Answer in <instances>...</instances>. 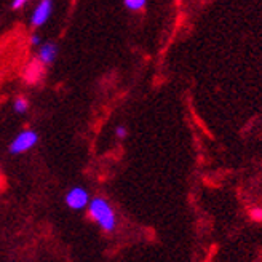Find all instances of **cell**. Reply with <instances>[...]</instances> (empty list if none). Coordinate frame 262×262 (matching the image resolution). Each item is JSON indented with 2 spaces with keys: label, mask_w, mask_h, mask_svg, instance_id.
Segmentation results:
<instances>
[{
  "label": "cell",
  "mask_w": 262,
  "mask_h": 262,
  "mask_svg": "<svg viewBox=\"0 0 262 262\" xmlns=\"http://www.w3.org/2000/svg\"><path fill=\"white\" fill-rule=\"evenodd\" d=\"M123 4L131 11H139V10H142L144 7H146L147 0H123Z\"/></svg>",
  "instance_id": "cell-6"
},
{
  "label": "cell",
  "mask_w": 262,
  "mask_h": 262,
  "mask_svg": "<svg viewBox=\"0 0 262 262\" xmlns=\"http://www.w3.org/2000/svg\"><path fill=\"white\" fill-rule=\"evenodd\" d=\"M51 13H53V0H40V4L35 7L31 15V24L34 28H40L50 19Z\"/></svg>",
  "instance_id": "cell-3"
},
{
  "label": "cell",
  "mask_w": 262,
  "mask_h": 262,
  "mask_svg": "<svg viewBox=\"0 0 262 262\" xmlns=\"http://www.w3.org/2000/svg\"><path fill=\"white\" fill-rule=\"evenodd\" d=\"M56 56H58V47L55 43L47 42L38 48V59L43 64H53Z\"/></svg>",
  "instance_id": "cell-5"
},
{
  "label": "cell",
  "mask_w": 262,
  "mask_h": 262,
  "mask_svg": "<svg viewBox=\"0 0 262 262\" xmlns=\"http://www.w3.org/2000/svg\"><path fill=\"white\" fill-rule=\"evenodd\" d=\"M88 214L104 232H114L117 226V217L114 208L106 199L96 196L88 203Z\"/></svg>",
  "instance_id": "cell-1"
},
{
  "label": "cell",
  "mask_w": 262,
  "mask_h": 262,
  "mask_svg": "<svg viewBox=\"0 0 262 262\" xmlns=\"http://www.w3.org/2000/svg\"><path fill=\"white\" fill-rule=\"evenodd\" d=\"M13 109H15V112H18V114H24L26 111L29 109V102L26 101V99H23V98H18V99H15Z\"/></svg>",
  "instance_id": "cell-7"
},
{
  "label": "cell",
  "mask_w": 262,
  "mask_h": 262,
  "mask_svg": "<svg viewBox=\"0 0 262 262\" xmlns=\"http://www.w3.org/2000/svg\"><path fill=\"white\" fill-rule=\"evenodd\" d=\"M24 4H28V0H13V4H11V7L15 8V10H18V8H21Z\"/></svg>",
  "instance_id": "cell-11"
},
{
  "label": "cell",
  "mask_w": 262,
  "mask_h": 262,
  "mask_svg": "<svg viewBox=\"0 0 262 262\" xmlns=\"http://www.w3.org/2000/svg\"><path fill=\"white\" fill-rule=\"evenodd\" d=\"M38 141V135L32 129H24L21 133L11 141L10 144V154L18 155V154H24L31 150Z\"/></svg>",
  "instance_id": "cell-2"
},
{
  "label": "cell",
  "mask_w": 262,
  "mask_h": 262,
  "mask_svg": "<svg viewBox=\"0 0 262 262\" xmlns=\"http://www.w3.org/2000/svg\"><path fill=\"white\" fill-rule=\"evenodd\" d=\"M90 203V195L83 187H74L66 195V205L71 209H83Z\"/></svg>",
  "instance_id": "cell-4"
},
{
  "label": "cell",
  "mask_w": 262,
  "mask_h": 262,
  "mask_svg": "<svg viewBox=\"0 0 262 262\" xmlns=\"http://www.w3.org/2000/svg\"><path fill=\"white\" fill-rule=\"evenodd\" d=\"M115 135H117V138H119V139H125L126 138V135H128V131H126V128L125 126H117L115 128Z\"/></svg>",
  "instance_id": "cell-8"
},
{
  "label": "cell",
  "mask_w": 262,
  "mask_h": 262,
  "mask_svg": "<svg viewBox=\"0 0 262 262\" xmlns=\"http://www.w3.org/2000/svg\"><path fill=\"white\" fill-rule=\"evenodd\" d=\"M251 217H253L254 221H262V209H260V208L253 209V211H251Z\"/></svg>",
  "instance_id": "cell-9"
},
{
  "label": "cell",
  "mask_w": 262,
  "mask_h": 262,
  "mask_svg": "<svg viewBox=\"0 0 262 262\" xmlns=\"http://www.w3.org/2000/svg\"><path fill=\"white\" fill-rule=\"evenodd\" d=\"M40 42H42V38H40V35H37V34H34V35L31 37V43H32L34 47H40Z\"/></svg>",
  "instance_id": "cell-10"
}]
</instances>
